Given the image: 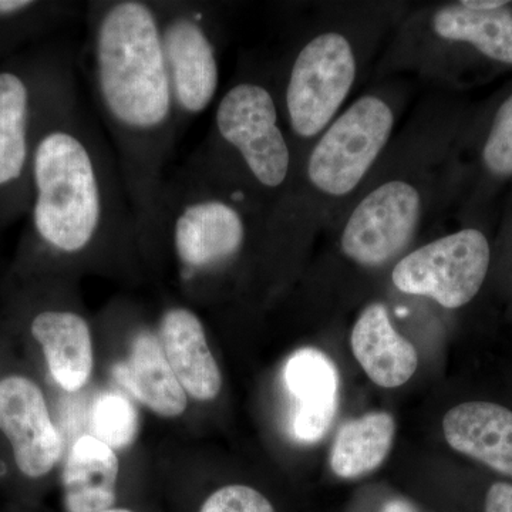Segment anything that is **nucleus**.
I'll return each mask as SVG.
<instances>
[{
  "mask_svg": "<svg viewBox=\"0 0 512 512\" xmlns=\"http://www.w3.org/2000/svg\"><path fill=\"white\" fill-rule=\"evenodd\" d=\"M30 164L32 228L76 262L140 248V231L109 137L82 100L72 60L47 82Z\"/></svg>",
  "mask_w": 512,
  "mask_h": 512,
  "instance_id": "1",
  "label": "nucleus"
},
{
  "mask_svg": "<svg viewBox=\"0 0 512 512\" xmlns=\"http://www.w3.org/2000/svg\"><path fill=\"white\" fill-rule=\"evenodd\" d=\"M87 72L97 113L119 161L140 231L153 235L158 195L181 136L151 0H94L86 6Z\"/></svg>",
  "mask_w": 512,
  "mask_h": 512,
  "instance_id": "2",
  "label": "nucleus"
},
{
  "mask_svg": "<svg viewBox=\"0 0 512 512\" xmlns=\"http://www.w3.org/2000/svg\"><path fill=\"white\" fill-rule=\"evenodd\" d=\"M244 205L183 164L165 177L148 248H167L185 285L218 274L247 244Z\"/></svg>",
  "mask_w": 512,
  "mask_h": 512,
  "instance_id": "3",
  "label": "nucleus"
},
{
  "mask_svg": "<svg viewBox=\"0 0 512 512\" xmlns=\"http://www.w3.org/2000/svg\"><path fill=\"white\" fill-rule=\"evenodd\" d=\"M184 164L218 187L242 171L256 190H279L291 173V150L274 94L251 80L232 86L215 111L211 137Z\"/></svg>",
  "mask_w": 512,
  "mask_h": 512,
  "instance_id": "4",
  "label": "nucleus"
},
{
  "mask_svg": "<svg viewBox=\"0 0 512 512\" xmlns=\"http://www.w3.org/2000/svg\"><path fill=\"white\" fill-rule=\"evenodd\" d=\"M181 134L211 106L220 84L217 43L207 5L154 2Z\"/></svg>",
  "mask_w": 512,
  "mask_h": 512,
  "instance_id": "5",
  "label": "nucleus"
},
{
  "mask_svg": "<svg viewBox=\"0 0 512 512\" xmlns=\"http://www.w3.org/2000/svg\"><path fill=\"white\" fill-rule=\"evenodd\" d=\"M394 117L379 97H362L323 134L309 157L316 190L342 197L355 190L392 134Z\"/></svg>",
  "mask_w": 512,
  "mask_h": 512,
  "instance_id": "6",
  "label": "nucleus"
},
{
  "mask_svg": "<svg viewBox=\"0 0 512 512\" xmlns=\"http://www.w3.org/2000/svg\"><path fill=\"white\" fill-rule=\"evenodd\" d=\"M356 60L339 33H323L303 46L289 72L285 107L293 133L312 138L320 133L352 89Z\"/></svg>",
  "mask_w": 512,
  "mask_h": 512,
  "instance_id": "7",
  "label": "nucleus"
},
{
  "mask_svg": "<svg viewBox=\"0 0 512 512\" xmlns=\"http://www.w3.org/2000/svg\"><path fill=\"white\" fill-rule=\"evenodd\" d=\"M488 266L487 238L477 229H463L404 256L393 269L392 279L399 291L457 309L480 291Z\"/></svg>",
  "mask_w": 512,
  "mask_h": 512,
  "instance_id": "8",
  "label": "nucleus"
},
{
  "mask_svg": "<svg viewBox=\"0 0 512 512\" xmlns=\"http://www.w3.org/2000/svg\"><path fill=\"white\" fill-rule=\"evenodd\" d=\"M420 214V194L413 185L399 180L380 185L350 215L342 251L359 265L386 264L412 241Z\"/></svg>",
  "mask_w": 512,
  "mask_h": 512,
  "instance_id": "9",
  "label": "nucleus"
},
{
  "mask_svg": "<svg viewBox=\"0 0 512 512\" xmlns=\"http://www.w3.org/2000/svg\"><path fill=\"white\" fill-rule=\"evenodd\" d=\"M0 430L25 476H46L62 456V439L50 419L42 390L23 376L0 380Z\"/></svg>",
  "mask_w": 512,
  "mask_h": 512,
  "instance_id": "10",
  "label": "nucleus"
},
{
  "mask_svg": "<svg viewBox=\"0 0 512 512\" xmlns=\"http://www.w3.org/2000/svg\"><path fill=\"white\" fill-rule=\"evenodd\" d=\"M284 379L295 400L293 437L301 443H316L325 436L338 410V370L325 353L305 348L289 357Z\"/></svg>",
  "mask_w": 512,
  "mask_h": 512,
  "instance_id": "11",
  "label": "nucleus"
},
{
  "mask_svg": "<svg viewBox=\"0 0 512 512\" xmlns=\"http://www.w3.org/2000/svg\"><path fill=\"white\" fill-rule=\"evenodd\" d=\"M53 64L49 66L50 72ZM50 72L36 94V87L43 82L47 72L35 84L19 70H0V191L13 190L26 178L30 180L36 140L33 128L37 121L36 101L42 97Z\"/></svg>",
  "mask_w": 512,
  "mask_h": 512,
  "instance_id": "12",
  "label": "nucleus"
},
{
  "mask_svg": "<svg viewBox=\"0 0 512 512\" xmlns=\"http://www.w3.org/2000/svg\"><path fill=\"white\" fill-rule=\"evenodd\" d=\"M158 330L165 356L185 393L198 402L217 399L222 387L221 370L197 313L185 306H171L161 315Z\"/></svg>",
  "mask_w": 512,
  "mask_h": 512,
  "instance_id": "13",
  "label": "nucleus"
},
{
  "mask_svg": "<svg viewBox=\"0 0 512 512\" xmlns=\"http://www.w3.org/2000/svg\"><path fill=\"white\" fill-rule=\"evenodd\" d=\"M443 433L457 453L512 477V412L507 407L487 402L458 404L444 416Z\"/></svg>",
  "mask_w": 512,
  "mask_h": 512,
  "instance_id": "14",
  "label": "nucleus"
},
{
  "mask_svg": "<svg viewBox=\"0 0 512 512\" xmlns=\"http://www.w3.org/2000/svg\"><path fill=\"white\" fill-rule=\"evenodd\" d=\"M350 345L369 379L384 389L403 386L419 366L417 350L393 328L382 303H372L360 313Z\"/></svg>",
  "mask_w": 512,
  "mask_h": 512,
  "instance_id": "15",
  "label": "nucleus"
},
{
  "mask_svg": "<svg viewBox=\"0 0 512 512\" xmlns=\"http://www.w3.org/2000/svg\"><path fill=\"white\" fill-rule=\"evenodd\" d=\"M113 375L158 416L173 419L187 409V393L171 369L160 339L151 330H138L130 355L126 362L114 366Z\"/></svg>",
  "mask_w": 512,
  "mask_h": 512,
  "instance_id": "16",
  "label": "nucleus"
},
{
  "mask_svg": "<svg viewBox=\"0 0 512 512\" xmlns=\"http://www.w3.org/2000/svg\"><path fill=\"white\" fill-rule=\"evenodd\" d=\"M30 332L64 390L77 392L86 386L93 372V339L83 315L72 309H46L33 318Z\"/></svg>",
  "mask_w": 512,
  "mask_h": 512,
  "instance_id": "17",
  "label": "nucleus"
},
{
  "mask_svg": "<svg viewBox=\"0 0 512 512\" xmlns=\"http://www.w3.org/2000/svg\"><path fill=\"white\" fill-rule=\"evenodd\" d=\"M120 463L114 448L94 436L73 444L63 471L67 512H103L113 508Z\"/></svg>",
  "mask_w": 512,
  "mask_h": 512,
  "instance_id": "18",
  "label": "nucleus"
},
{
  "mask_svg": "<svg viewBox=\"0 0 512 512\" xmlns=\"http://www.w3.org/2000/svg\"><path fill=\"white\" fill-rule=\"evenodd\" d=\"M396 436L392 414L372 412L343 424L333 441L330 467L345 480L372 473L389 456Z\"/></svg>",
  "mask_w": 512,
  "mask_h": 512,
  "instance_id": "19",
  "label": "nucleus"
},
{
  "mask_svg": "<svg viewBox=\"0 0 512 512\" xmlns=\"http://www.w3.org/2000/svg\"><path fill=\"white\" fill-rule=\"evenodd\" d=\"M433 29L443 39L471 43L483 55L512 64L510 10H473L458 3L436 13Z\"/></svg>",
  "mask_w": 512,
  "mask_h": 512,
  "instance_id": "20",
  "label": "nucleus"
},
{
  "mask_svg": "<svg viewBox=\"0 0 512 512\" xmlns=\"http://www.w3.org/2000/svg\"><path fill=\"white\" fill-rule=\"evenodd\" d=\"M94 434L111 448L134 443L138 434V413L133 404L119 393H104L92 412Z\"/></svg>",
  "mask_w": 512,
  "mask_h": 512,
  "instance_id": "21",
  "label": "nucleus"
},
{
  "mask_svg": "<svg viewBox=\"0 0 512 512\" xmlns=\"http://www.w3.org/2000/svg\"><path fill=\"white\" fill-rule=\"evenodd\" d=\"M484 161L494 174H512V96L495 116L484 147Z\"/></svg>",
  "mask_w": 512,
  "mask_h": 512,
  "instance_id": "22",
  "label": "nucleus"
},
{
  "mask_svg": "<svg viewBox=\"0 0 512 512\" xmlns=\"http://www.w3.org/2000/svg\"><path fill=\"white\" fill-rule=\"evenodd\" d=\"M200 512H275L265 495L248 485H227L202 504Z\"/></svg>",
  "mask_w": 512,
  "mask_h": 512,
  "instance_id": "23",
  "label": "nucleus"
},
{
  "mask_svg": "<svg viewBox=\"0 0 512 512\" xmlns=\"http://www.w3.org/2000/svg\"><path fill=\"white\" fill-rule=\"evenodd\" d=\"M485 512H512V485L495 483L485 497Z\"/></svg>",
  "mask_w": 512,
  "mask_h": 512,
  "instance_id": "24",
  "label": "nucleus"
},
{
  "mask_svg": "<svg viewBox=\"0 0 512 512\" xmlns=\"http://www.w3.org/2000/svg\"><path fill=\"white\" fill-rule=\"evenodd\" d=\"M460 5L473 10H494L504 8L505 5H508V2H504V0H466V2H461Z\"/></svg>",
  "mask_w": 512,
  "mask_h": 512,
  "instance_id": "25",
  "label": "nucleus"
},
{
  "mask_svg": "<svg viewBox=\"0 0 512 512\" xmlns=\"http://www.w3.org/2000/svg\"><path fill=\"white\" fill-rule=\"evenodd\" d=\"M384 512H413V508L404 501L394 500L386 505Z\"/></svg>",
  "mask_w": 512,
  "mask_h": 512,
  "instance_id": "26",
  "label": "nucleus"
},
{
  "mask_svg": "<svg viewBox=\"0 0 512 512\" xmlns=\"http://www.w3.org/2000/svg\"><path fill=\"white\" fill-rule=\"evenodd\" d=\"M103 512H133V511L124 510V508H110V510L103 511Z\"/></svg>",
  "mask_w": 512,
  "mask_h": 512,
  "instance_id": "27",
  "label": "nucleus"
}]
</instances>
